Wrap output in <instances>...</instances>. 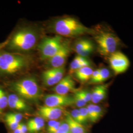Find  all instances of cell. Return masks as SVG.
<instances>
[{"label": "cell", "mask_w": 133, "mask_h": 133, "mask_svg": "<svg viewBox=\"0 0 133 133\" xmlns=\"http://www.w3.org/2000/svg\"><path fill=\"white\" fill-rule=\"evenodd\" d=\"M53 29L58 35L66 37H74L94 32V30L86 27L77 19L71 17L56 20Z\"/></svg>", "instance_id": "6da1fadb"}, {"label": "cell", "mask_w": 133, "mask_h": 133, "mask_svg": "<svg viewBox=\"0 0 133 133\" xmlns=\"http://www.w3.org/2000/svg\"><path fill=\"white\" fill-rule=\"evenodd\" d=\"M37 39V34L33 29L30 28L21 29L12 37L8 44V48L16 51H28L35 46Z\"/></svg>", "instance_id": "7a4b0ae2"}, {"label": "cell", "mask_w": 133, "mask_h": 133, "mask_svg": "<svg viewBox=\"0 0 133 133\" xmlns=\"http://www.w3.org/2000/svg\"><path fill=\"white\" fill-rule=\"evenodd\" d=\"M28 57L19 54L5 52L0 54V71L7 75L14 74L28 65Z\"/></svg>", "instance_id": "3957f363"}, {"label": "cell", "mask_w": 133, "mask_h": 133, "mask_svg": "<svg viewBox=\"0 0 133 133\" xmlns=\"http://www.w3.org/2000/svg\"><path fill=\"white\" fill-rule=\"evenodd\" d=\"M98 51L101 55L109 57L117 51L121 41L114 32L109 30H102L95 37Z\"/></svg>", "instance_id": "277c9868"}, {"label": "cell", "mask_w": 133, "mask_h": 133, "mask_svg": "<svg viewBox=\"0 0 133 133\" xmlns=\"http://www.w3.org/2000/svg\"><path fill=\"white\" fill-rule=\"evenodd\" d=\"M12 88L18 96L29 100H37L41 95V90L35 78L29 77L14 82Z\"/></svg>", "instance_id": "5b68a950"}, {"label": "cell", "mask_w": 133, "mask_h": 133, "mask_svg": "<svg viewBox=\"0 0 133 133\" xmlns=\"http://www.w3.org/2000/svg\"><path fill=\"white\" fill-rule=\"evenodd\" d=\"M62 38L59 36L44 38L38 45L42 60H48L54 56L62 46Z\"/></svg>", "instance_id": "8992f818"}, {"label": "cell", "mask_w": 133, "mask_h": 133, "mask_svg": "<svg viewBox=\"0 0 133 133\" xmlns=\"http://www.w3.org/2000/svg\"><path fill=\"white\" fill-rule=\"evenodd\" d=\"M108 57L110 68L115 75L122 74L128 70L130 61L123 53L117 51Z\"/></svg>", "instance_id": "52a82bcc"}, {"label": "cell", "mask_w": 133, "mask_h": 133, "mask_svg": "<svg viewBox=\"0 0 133 133\" xmlns=\"http://www.w3.org/2000/svg\"><path fill=\"white\" fill-rule=\"evenodd\" d=\"M70 52L71 48L69 43L66 41L63 42L62 46L58 52L48 60V66L49 68H58L64 66Z\"/></svg>", "instance_id": "ba28073f"}, {"label": "cell", "mask_w": 133, "mask_h": 133, "mask_svg": "<svg viewBox=\"0 0 133 133\" xmlns=\"http://www.w3.org/2000/svg\"><path fill=\"white\" fill-rule=\"evenodd\" d=\"M44 105L48 107L60 108L74 105L73 96L53 94L46 95L44 97Z\"/></svg>", "instance_id": "9c48e42d"}, {"label": "cell", "mask_w": 133, "mask_h": 133, "mask_svg": "<svg viewBox=\"0 0 133 133\" xmlns=\"http://www.w3.org/2000/svg\"><path fill=\"white\" fill-rule=\"evenodd\" d=\"M65 73V68H50L43 72L42 80L44 85L47 87L56 85L61 81Z\"/></svg>", "instance_id": "30bf717a"}, {"label": "cell", "mask_w": 133, "mask_h": 133, "mask_svg": "<svg viewBox=\"0 0 133 133\" xmlns=\"http://www.w3.org/2000/svg\"><path fill=\"white\" fill-rule=\"evenodd\" d=\"M63 113L62 108L50 107L46 105L39 107L37 114L43 119L50 120H57L60 118Z\"/></svg>", "instance_id": "8fae6325"}, {"label": "cell", "mask_w": 133, "mask_h": 133, "mask_svg": "<svg viewBox=\"0 0 133 133\" xmlns=\"http://www.w3.org/2000/svg\"><path fill=\"white\" fill-rule=\"evenodd\" d=\"M76 83L72 77L70 75L63 77L62 80L52 89L55 94L66 95L70 92L75 89Z\"/></svg>", "instance_id": "7c38bea8"}, {"label": "cell", "mask_w": 133, "mask_h": 133, "mask_svg": "<svg viewBox=\"0 0 133 133\" xmlns=\"http://www.w3.org/2000/svg\"><path fill=\"white\" fill-rule=\"evenodd\" d=\"M8 105L12 109L25 111L29 109L28 105L19 96L12 94L8 96Z\"/></svg>", "instance_id": "4fadbf2b"}, {"label": "cell", "mask_w": 133, "mask_h": 133, "mask_svg": "<svg viewBox=\"0 0 133 133\" xmlns=\"http://www.w3.org/2000/svg\"><path fill=\"white\" fill-rule=\"evenodd\" d=\"M108 91V85H99L95 87L91 93V101L97 104L104 100Z\"/></svg>", "instance_id": "5bb4252c"}, {"label": "cell", "mask_w": 133, "mask_h": 133, "mask_svg": "<svg viewBox=\"0 0 133 133\" xmlns=\"http://www.w3.org/2000/svg\"><path fill=\"white\" fill-rule=\"evenodd\" d=\"M88 110L89 120L92 123H96L103 116V111L100 106L91 104L87 107Z\"/></svg>", "instance_id": "9a60e30c"}, {"label": "cell", "mask_w": 133, "mask_h": 133, "mask_svg": "<svg viewBox=\"0 0 133 133\" xmlns=\"http://www.w3.org/2000/svg\"><path fill=\"white\" fill-rule=\"evenodd\" d=\"M90 62L86 57L77 55L74 59L70 64V72H75L76 70L83 67L90 66Z\"/></svg>", "instance_id": "2e32d148"}, {"label": "cell", "mask_w": 133, "mask_h": 133, "mask_svg": "<svg viewBox=\"0 0 133 133\" xmlns=\"http://www.w3.org/2000/svg\"><path fill=\"white\" fill-rule=\"evenodd\" d=\"M44 126V120L38 116L30 119L27 124L28 131L30 133L37 132L43 128Z\"/></svg>", "instance_id": "e0dca14e"}, {"label": "cell", "mask_w": 133, "mask_h": 133, "mask_svg": "<svg viewBox=\"0 0 133 133\" xmlns=\"http://www.w3.org/2000/svg\"><path fill=\"white\" fill-rule=\"evenodd\" d=\"M65 120L69 126L71 133H85V128L82 124L74 120L68 112H66Z\"/></svg>", "instance_id": "ac0fdd59"}, {"label": "cell", "mask_w": 133, "mask_h": 133, "mask_svg": "<svg viewBox=\"0 0 133 133\" xmlns=\"http://www.w3.org/2000/svg\"><path fill=\"white\" fill-rule=\"evenodd\" d=\"M93 71V69L90 66H85L76 70L74 73L78 80L84 82L90 80Z\"/></svg>", "instance_id": "d6986e66"}, {"label": "cell", "mask_w": 133, "mask_h": 133, "mask_svg": "<svg viewBox=\"0 0 133 133\" xmlns=\"http://www.w3.org/2000/svg\"><path fill=\"white\" fill-rule=\"evenodd\" d=\"M92 42L87 39H81L77 41L74 45V50L76 53L79 54L87 46L90 45Z\"/></svg>", "instance_id": "ffe728a7"}, {"label": "cell", "mask_w": 133, "mask_h": 133, "mask_svg": "<svg viewBox=\"0 0 133 133\" xmlns=\"http://www.w3.org/2000/svg\"><path fill=\"white\" fill-rule=\"evenodd\" d=\"M110 75V71L107 68H103L100 69L99 76L92 84H100L104 82L109 78Z\"/></svg>", "instance_id": "44dd1931"}, {"label": "cell", "mask_w": 133, "mask_h": 133, "mask_svg": "<svg viewBox=\"0 0 133 133\" xmlns=\"http://www.w3.org/2000/svg\"><path fill=\"white\" fill-rule=\"evenodd\" d=\"M74 105H76L77 107L79 108L84 107L86 105L85 101L83 99V98L80 95L78 91H76L73 96Z\"/></svg>", "instance_id": "7402d4cb"}, {"label": "cell", "mask_w": 133, "mask_h": 133, "mask_svg": "<svg viewBox=\"0 0 133 133\" xmlns=\"http://www.w3.org/2000/svg\"><path fill=\"white\" fill-rule=\"evenodd\" d=\"M8 105V96L3 89L0 88V109H5Z\"/></svg>", "instance_id": "603a6c76"}, {"label": "cell", "mask_w": 133, "mask_h": 133, "mask_svg": "<svg viewBox=\"0 0 133 133\" xmlns=\"http://www.w3.org/2000/svg\"><path fill=\"white\" fill-rule=\"evenodd\" d=\"M80 115H81V124L84 123L89 120L88 110L86 107H83L79 108V109Z\"/></svg>", "instance_id": "cb8c5ba5"}, {"label": "cell", "mask_w": 133, "mask_h": 133, "mask_svg": "<svg viewBox=\"0 0 133 133\" xmlns=\"http://www.w3.org/2000/svg\"><path fill=\"white\" fill-rule=\"evenodd\" d=\"M5 121L7 126L12 131L14 130L18 127L19 124L15 122L14 120L10 118L6 114L5 116Z\"/></svg>", "instance_id": "d4e9b609"}, {"label": "cell", "mask_w": 133, "mask_h": 133, "mask_svg": "<svg viewBox=\"0 0 133 133\" xmlns=\"http://www.w3.org/2000/svg\"><path fill=\"white\" fill-rule=\"evenodd\" d=\"M6 115L8 116L10 118L14 120L15 122L17 123H20V122L23 118L22 114L20 113H14V112H9L6 114Z\"/></svg>", "instance_id": "484cf974"}, {"label": "cell", "mask_w": 133, "mask_h": 133, "mask_svg": "<svg viewBox=\"0 0 133 133\" xmlns=\"http://www.w3.org/2000/svg\"><path fill=\"white\" fill-rule=\"evenodd\" d=\"M54 133H71L66 122H63L59 128Z\"/></svg>", "instance_id": "4316f807"}, {"label": "cell", "mask_w": 133, "mask_h": 133, "mask_svg": "<svg viewBox=\"0 0 133 133\" xmlns=\"http://www.w3.org/2000/svg\"><path fill=\"white\" fill-rule=\"evenodd\" d=\"M78 91L86 103L91 101V93L90 92L87 90H80Z\"/></svg>", "instance_id": "83f0119b"}, {"label": "cell", "mask_w": 133, "mask_h": 133, "mask_svg": "<svg viewBox=\"0 0 133 133\" xmlns=\"http://www.w3.org/2000/svg\"><path fill=\"white\" fill-rule=\"evenodd\" d=\"M72 118L76 122L81 124V115L79 109H73L71 110V112L70 114Z\"/></svg>", "instance_id": "f1b7e54d"}, {"label": "cell", "mask_w": 133, "mask_h": 133, "mask_svg": "<svg viewBox=\"0 0 133 133\" xmlns=\"http://www.w3.org/2000/svg\"><path fill=\"white\" fill-rule=\"evenodd\" d=\"M100 69H97L94 71H93L90 80L89 81H90V82H89L90 83L92 84L93 82L98 78V77L99 76V73H100Z\"/></svg>", "instance_id": "f546056e"}, {"label": "cell", "mask_w": 133, "mask_h": 133, "mask_svg": "<svg viewBox=\"0 0 133 133\" xmlns=\"http://www.w3.org/2000/svg\"><path fill=\"white\" fill-rule=\"evenodd\" d=\"M62 122H63V121H57L55 124L53 126L52 128H51L49 131H48V133H55L57 130L59 128V127L61 126Z\"/></svg>", "instance_id": "4dcf8cb0"}, {"label": "cell", "mask_w": 133, "mask_h": 133, "mask_svg": "<svg viewBox=\"0 0 133 133\" xmlns=\"http://www.w3.org/2000/svg\"><path fill=\"white\" fill-rule=\"evenodd\" d=\"M19 128L21 131V133H27L28 131V129H27V125H25L24 123H20L19 124Z\"/></svg>", "instance_id": "1f68e13d"}, {"label": "cell", "mask_w": 133, "mask_h": 133, "mask_svg": "<svg viewBox=\"0 0 133 133\" xmlns=\"http://www.w3.org/2000/svg\"><path fill=\"white\" fill-rule=\"evenodd\" d=\"M57 120H50L48 122L47 131H49L50 129L52 128L53 126L57 122Z\"/></svg>", "instance_id": "d6a6232c"}, {"label": "cell", "mask_w": 133, "mask_h": 133, "mask_svg": "<svg viewBox=\"0 0 133 133\" xmlns=\"http://www.w3.org/2000/svg\"><path fill=\"white\" fill-rule=\"evenodd\" d=\"M12 133H21V131L19 128V126H18V127L15 129L13 131Z\"/></svg>", "instance_id": "836d02e7"}, {"label": "cell", "mask_w": 133, "mask_h": 133, "mask_svg": "<svg viewBox=\"0 0 133 133\" xmlns=\"http://www.w3.org/2000/svg\"><path fill=\"white\" fill-rule=\"evenodd\" d=\"M0 112H1V113H2V111L1 109H0Z\"/></svg>", "instance_id": "e575fe53"}, {"label": "cell", "mask_w": 133, "mask_h": 133, "mask_svg": "<svg viewBox=\"0 0 133 133\" xmlns=\"http://www.w3.org/2000/svg\"><path fill=\"white\" fill-rule=\"evenodd\" d=\"M1 114H2V113H1V112H0V115H1Z\"/></svg>", "instance_id": "d590c367"}]
</instances>
